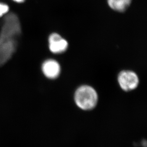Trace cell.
<instances>
[{"mask_svg": "<svg viewBox=\"0 0 147 147\" xmlns=\"http://www.w3.org/2000/svg\"><path fill=\"white\" fill-rule=\"evenodd\" d=\"M98 99L97 92L91 86L83 85L78 88L75 92V103L82 110L93 109L97 105Z\"/></svg>", "mask_w": 147, "mask_h": 147, "instance_id": "7a4b0ae2", "label": "cell"}, {"mask_svg": "<svg viewBox=\"0 0 147 147\" xmlns=\"http://www.w3.org/2000/svg\"><path fill=\"white\" fill-rule=\"evenodd\" d=\"M21 34L22 26L18 16L13 13H7L0 32V66L7 63L16 52Z\"/></svg>", "mask_w": 147, "mask_h": 147, "instance_id": "6da1fadb", "label": "cell"}, {"mask_svg": "<svg viewBox=\"0 0 147 147\" xmlns=\"http://www.w3.org/2000/svg\"><path fill=\"white\" fill-rule=\"evenodd\" d=\"M13 1L17 3H24L25 0H13Z\"/></svg>", "mask_w": 147, "mask_h": 147, "instance_id": "ba28073f", "label": "cell"}, {"mask_svg": "<svg viewBox=\"0 0 147 147\" xmlns=\"http://www.w3.org/2000/svg\"><path fill=\"white\" fill-rule=\"evenodd\" d=\"M9 7L7 4L0 2V18L8 13Z\"/></svg>", "mask_w": 147, "mask_h": 147, "instance_id": "52a82bcc", "label": "cell"}, {"mask_svg": "<svg viewBox=\"0 0 147 147\" xmlns=\"http://www.w3.org/2000/svg\"><path fill=\"white\" fill-rule=\"evenodd\" d=\"M132 0H107L109 7L115 11L123 12L129 7Z\"/></svg>", "mask_w": 147, "mask_h": 147, "instance_id": "8992f818", "label": "cell"}, {"mask_svg": "<svg viewBox=\"0 0 147 147\" xmlns=\"http://www.w3.org/2000/svg\"><path fill=\"white\" fill-rule=\"evenodd\" d=\"M48 42L49 50L53 53L60 54L68 49V42L58 33H51L48 38Z\"/></svg>", "mask_w": 147, "mask_h": 147, "instance_id": "277c9868", "label": "cell"}, {"mask_svg": "<svg viewBox=\"0 0 147 147\" xmlns=\"http://www.w3.org/2000/svg\"><path fill=\"white\" fill-rule=\"evenodd\" d=\"M42 71L47 78L54 79L60 75L61 66L58 61L53 59H48L42 63Z\"/></svg>", "mask_w": 147, "mask_h": 147, "instance_id": "5b68a950", "label": "cell"}, {"mask_svg": "<svg viewBox=\"0 0 147 147\" xmlns=\"http://www.w3.org/2000/svg\"><path fill=\"white\" fill-rule=\"evenodd\" d=\"M118 81L123 90L130 91L136 89L139 84V78L136 73L131 71H121L118 75Z\"/></svg>", "mask_w": 147, "mask_h": 147, "instance_id": "3957f363", "label": "cell"}]
</instances>
